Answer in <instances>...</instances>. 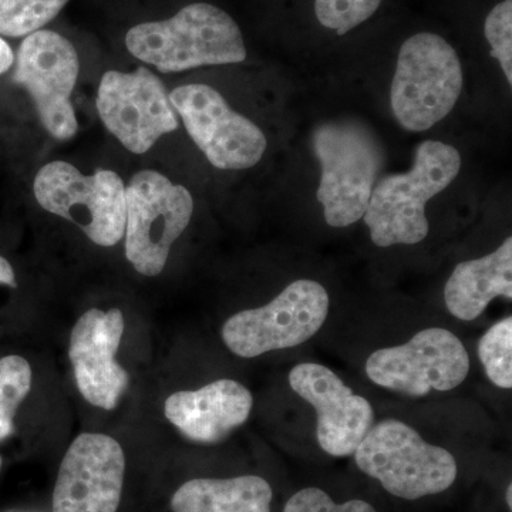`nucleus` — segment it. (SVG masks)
Here are the masks:
<instances>
[{
  "label": "nucleus",
  "mask_w": 512,
  "mask_h": 512,
  "mask_svg": "<svg viewBox=\"0 0 512 512\" xmlns=\"http://www.w3.org/2000/svg\"><path fill=\"white\" fill-rule=\"evenodd\" d=\"M356 466L387 493L414 501L444 493L457 480L456 458L431 444L409 424L387 419L373 424L355 454Z\"/></svg>",
  "instance_id": "nucleus-5"
},
{
  "label": "nucleus",
  "mask_w": 512,
  "mask_h": 512,
  "mask_svg": "<svg viewBox=\"0 0 512 512\" xmlns=\"http://www.w3.org/2000/svg\"><path fill=\"white\" fill-rule=\"evenodd\" d=\"M69 0H0V36L26 37L45 28Z\"/></svg>",
  "instance_id": "nucleus-20"
},
{
  "label": "nucleus",
  "mask_w": 512,
  "mask_h": 512,
  "mask_svg": "<svg viewBox=\"0 0 512 512\" xmlns=\"http://www.w3.org/2000/svg\"><path fill=\"white\" fill-rule=\"evenodd\" d=\"M254 397L244 384L221 379L168 397L164 413L187 439L214 444L248 420Z\"/></svg>",
  "instance_id": "nucleus-16"
},
{
  "label": "nucleus",
  "mask_w": 512,
  "mask_h": 512,
  "mask_svg": "<svg viewBox=\"0 0 512 512\" xmlns=\"http://www.w3.org/2000/svg\"><path fill=\"white\" fill-rule=\"evenodd\" d=\"M13 63H15V55H13L12 47L0 36V76L8 72Z\"/></svg>",
  "instance_id": "nucleus-25"
},
{
  "label": "nucleus",
  "mask_w": 512,
  "mask_h": 512,
  "mask_svg": "<svg viewBox=\"0 0 512 512\" xmlns=\"http://www.w3.org/2000/svg\"><path fill=\"white\" fill-rule=\"evenodd\" d=\"M289 15L306 16L309 28L322 37L352 35L382 12L386 0H286Z\"/></svg>",
  "instance_id": "nucleus-19"
},
{
  "label": "nucleus",
  "mask_w": 512,
  "mask_h": 512,
  "mask_svg": "<svg viewBox=\"0 0 512 512\" xmlns=\"http://www.w3.org/2000/svg\"><path fill=\"white\" fill-rule=\"evenodd\" d=\"M313 151L320 164L316 198L329 227L346 228L362 220L377 177L383 148L366 124L353 119L329 120L313 130Z\"/></svg>",
  "instance_id": "nucleus-4"
},
{
  "label": "nucleus",
  "mask_w": 512,
  "mask_h": 512,
  "mask_svg": "<svg viewBox=\"0 0 512 512\" xmlns=\"http://www.w3.org/2000/svg\"><path fill=\"white\" fill-rule=\"evenodd\" d=\"M478 356L488 379L501 387H512V318L508 316L491 326L478 343Z\"/></svg>",
  "instance_id": "nucleus-22"
},
{
  "label": "nucleus",
  "mask_w": 512,
  "mask_h": 512,
  "mask_svg": "<svg viewBox=\"0 0 512 512\" xmlns=\"http://www.w3.org/2000/svg\"><path fill=\"white\" fill-rule=\"evenodd\" d=\"M464 86L456 47L436 30L404 36L396 55L390 106L404 130L423 133L446 119Z\"/></svg>",
  "instance_id": "nucleus-3"
},
{
  "label": "nucleus",
  "mask_w": 512,
  "mask_h": 512,
  "mask_svg": "<svg viewBox=\"0 0 512 512\" xmlns=\"http://www.w3.org/2000/svg\"><path fill=\"white\" fill-rule=\"evenodd\" d=\"M80 72L76 47L55 30H37L20 43L13 80L26 89L50 136L70 140L79 130L72 94Z\"/></svg>",
  "instance_id": "nucleus-10"
},
{
  "label": "nucleus",
  "mask_w": 512,
  "mask_h": 512,
  "mask_svg": "<svg viewBox=\"0 0 512 512\" xmlns=\"http://www.w3.org/2000/svg\"><path fill=\"white\" fill-rule=\"evenodd\" d=\"M175 113L205 158L220 170H248L264 157L268 141L254 121L231 109L207 84H185L170 93Z\"/></svg>",
  "instance_id": "nucleus-11"
},
{
  "label": "nucleus",
  "mask_w": 512,
  "mask_h": 512,
  "mask_svg": "<svg viewBox=\"0 0 512 512\" xmlns=\"http://www.w3.org/2000/svg\"><path fill=\"white\" fill-rule=\"evenodd\" d=\"M329 303L325 286L298 279L268 305L231 316L222 326V340L234 355L245 359L295 348L322 329Z\"/></svg>",
  "instance_id": "nucleus-8"
},
{
  "label": "nucleus",
  "mask_w": 512,
  "mask_h": 512,
  "mask_svg": "<svg viewBox=\"0 0 512 512\" xmlns=\"http://www.w3.org/2000/svg\"><path fill=\"white\" fill-rule=\"evenodd\" d=\"M284 512H377L372 504L363 500L336 503L326 491L316 487L303 488L289 498Z\"/></svg>",
  "instance_id": "nucleus-24"
},
{
  "label": "nucleus",
  "mask_w": 512,
  "mask_h": 512,
  "mask_svg": "<svg viewBox=\"0 0 512 512\" xmlns=\"http://www.w3.org/2000/svg\"><path fill=\"white\" fill-rule=\"evenodd\" d=\"M461 154L451 144L423 141L412 170L377 181L363 220L370 239L380 248L416 245L430 231L426 205L460 174Z\"/></svg>",
  "instance_id": "nucleus-2"
},
{
  "label": "nucleus",
  "mask_w": 512,
  "mask_h": 512,
  "mask_svg": "<svg viewBox=\"0 0 512 512\" xmlns=\"http://www.w3.org/2000/svg\"><path fill=\"white\" fill-rule=\"evenodd\" d=\"M124 333L120 309H90L70 336L69 357L84 399L103 410L116 409L128 387L126 370L116 360Z\"/></svg>",
  "instance_id": "nucleus-15"
},
{
  "label": "nucleus",
  "mask_w": 512,
  "mask_h": 512,
  "mask_svg": "<svg viewBox=\"0 0 512 512\" xmlns=\"http://www.w3.org/2000/svg\"><path fill=\"white\" fill-rule=\"evenodd\" d=\"M96 103L104 126L134 154L147 153L164 134L178 128L167 87L147 67L133 73H104Z\"/></svg>",
  "instance_id": "nucleus-12"
},
{
  "label": "nucleus",
  "mask_w": 512,
  "mask_h": 512,
  "mask_svg": "<svg viewBox=\"0 0 512 512\" xmlns=\"http://www.w3.org/2000/svg\"><path fill=\"white\" fill-rule=\"evenodd\" d=\"M126 47L163 73L238 64L248 56L237 20L211 2L188 3L171 18L138 23L128 30Z\"/></svg>",
  "instance_id": "nucleus-1"
},
{
  "label": "nucleus",
  "mask_w": 512,
  "mask_h": 512,
  "mask_svg": "<svg viewBox=\"0 0 512 512\" xmlns=\"http://www.w3.org/2000/svg\"><path fill=\"white\" fill-rule=\"evenodd\" d=\"M490 56L497 60L512 87V0H497L481 23Z\"/></svg>",
  "instance_id": "nucleus-23"
},
{
  "label": "nucleus",
  "mask_w": 512,
  "mask_h": 512,
  "mask_svg": "<svg viewBox=\"0 0 512 512\" xmlns=\"http://www.w3.org/2000/svg\"><path fill=\"white\" fill-rule=\"evenodd\" d=\"M293 392L316 412V439L332 457H349L375 424V412L329 367L301 363L288 376Z\"/></svg>",
  "instance_id": "nucleus-14"
},
{
  "label": "nucleus",
  "mask_w": 512,
  "mask_h": 512,
  "mask_svg": "<svg viewBox=\"0 0 512 512\" xmlns=\"http://www.w3.org/2000/svg\"><path fill=\"white\" fill-rule=\"evenodd\" d=\"M32 387V369L22 356L10 355L0 359V441L15 431L13 420L20 404Z\"/></svg>",
  "instance_id": "nucleus-21"
},
{
  "label": "nucleus",
  "mask_w": 512,
  "mask_h": 512,
  "mask_svg": "<svg viewBox=\"0 0 512 512\" xmlns=\"http://www.w3.org/2000/svg\"><path fill=\"white\" fill-rule=\"evenodd\" d=\"M194 212L191 192L153 170L140 171L126 188V256L138 274L164 271L171 247Z\"/></svg>",
  "instance_id": "nucleus-7"
},
{
  "label": "nucleus",
  "mask_w": 512,
  "mask_h": 512,
  "mask_svg": "<svg viewBox=\"0 0 512 512\" xmlns=\"http://www.w3.org/2000/svg\"><path fill=\"white\" fill-rule=\"evenodd\" d=\"M33 192L43 210L73 222L94 244L113 247L123 238L126 187L114 171L84 175L66 161H52L40 168Z\"/></svg>",
  "instance_id": "nucleus-6"
},
{
  "label": "nucleus",
  "mask_w": 512,
  "mask_h": 512,
  "mask_svg": "<svg viewBox=\"0 0 512 512\" xmlns=\"http://www.w3.org/2000/svg\"><path fill=\"white\" fill-rule=\"evenodd\" d=\"M0 468H2V458H0Z\"/></svg>",
  "instance_id": "nucleus-28"
},
{
  "label": "nucleus",
  "mask_w": 512,
  "mask_h": 512,
  "mask_svg": "<svg viewBox=\"0 0 512 512\" xmlns=\"http://www.w3.org/2000/svg\"><path fill=\"white\" fill-rule=\"evenodd\" d=\"M505 501H507L508 510L512 508V485L508 484L507 491H505Z\"/></svg>",
  "instance_id": "nucleus-27"
},
{
  "label": "nucleus",
  "mask_w": 512,
  "mask_h": 512,
  "mask_svg": "<svg viewBox=\"0 0 512 512\" xmlns=\"http://www.w3.org/2000/svg\"><path fill=\"white\" fill-rule=\"evenodd\" d=\"M498 296L512 299V238L491 254L461 262L444 288V301L454 318L471 322Z\"/></svg>",
  "instance_id": "nucleus-17"
},
{
  "label": "nucleus",
  "mask_w": 512,
  "mask_h": 512,
  "mask_svg": "<svg viewBox=\"0 0 512 512\" xmlns=\"http://www.w3.org/2000/svg\"><path fill=\"white\" fill-rule=\"evenodd\" d=\"M126 456L119 441L84 433L67 450L53 493V512H117Z\"/></svg>",
  "instance_id": "nucleus-13"
},
{
  "label": "nucleus",
  "mask_w": 512,
  "mask_h": 512,
  "mask_svg": "<svg viewBox=\"0 0 512 512\" xmlns=\"http://www.w3.org/2000/svg\"><path fill=\"white\" fill-rule=\"evenodd\" d=\"M470 373L466 346L450 330H420L409 342L376 350L366 362V375L392 392L423 397L450 392Z\"/></svg>",
  "instance_id": "nucleus-9"
},
{
  "label": "nucleus",
  "mask_w": 512,
  "mask_h": 512,
  "mask_svg": "<svg viewBox=\"0 0 512 512\" xmlns=\"http://www.w3.org/2000/svg\"><path fill=\"white\" fill-rule=\"evenodd\" d=\"M0 285L10 286V288L18 286L15 271H13L8 259L3 258V256H0Z\"/></svg>",
  "instance_id": "nucleus-26"
},
{
  "label": "nucleus",
  "mask_w": 512,
  "mask_h": 512,
  "mask_svg": "<svg viewBox=\"0 0 512 512\" xmlns=\"http://www.w3.org/2000/svg\"><path fill=\"white\" fill-rule=\"evenodd\" d=\"M274 491L265 478H195L175 491L173 512H271Z\"/></svg>",
  "instance_id": "nucleus-18"
}]
</instances>
